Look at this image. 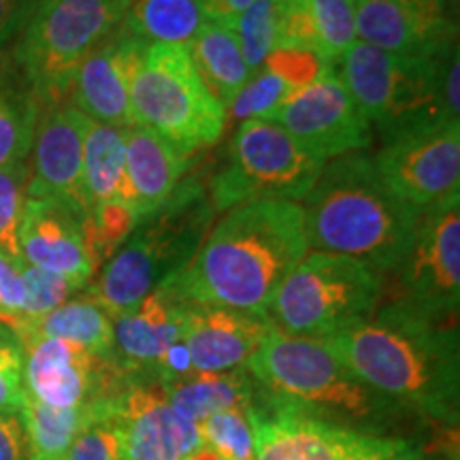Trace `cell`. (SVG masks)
Wrapping results in <instances>:
<instances>
[{
	"instance_id": "cell-1",
	"label": "cell",
	"mask_w": 460,
	"mask_h": 460,
	"mask_svg": "<svg viewBox=\"0 0 460 460\" xmlns=\"http://www.w3.org/2000/svg\"><path fill=\"white\" fill-rule=\"evenodd\" d=\"M322 343L379 394L444 429H458V322L388 301Z\"/></svg>"
},
{
	"instance_id": "cell-2",
	"label": "cell",
	"mask_w": 460,
	"mask_h": 460,
	"mask_svg": "<svg viewBox=\"0 0 460 460\" xmlns=\"http://www.w3.org/2000/svg\"><path fill=\"white\" fill-rule=\"evenodd\" d=\"M307 252L301 205L254 200L226 211L166 286L188 303L267 315L278 288Z\"/></svg>"
},
{
	"instance_id": "cell-3",
	"label": "cell",
	"mask_w": 460,
	"mask_h": 460,
	"mask_svg": "<svg viewBox=\"0 0 460 460\" xmlns=\"http://www.w3.org/2000/svg\"><path fill=\"white\" fill-rule=\"evenodd\" d=\"M301 209L309 250L356 258L379 275L405 256L420 216L388 188L369 149L322 166Z\"/></svg>"
},
{
	"instance_id": "cell-4",
	"label": "cell",
	"mask_w": 460,
	"mask_h": 460,
	"mask_svg": "<svg viewBox=\"0 0 460 460\" xmlns=\"http://www.w3.org/2000/svg\"><path fill=\"white\" fill-rule=\"evenodd\" d=\"M245 369L269 393L360 433L401 437L396 424L410 411L356 377L322 341L288 335L273 322Z\"/></svg>"
},
{
	"instance_id": "cell-5",
	"label": "cell",
	"mask_w": 460,
	"mask_h": 460,
	"mask_svg": "<svg viewBox=\"0 0 460 460\" xmlns=\"http://www.w3.org/2000/svg\"><path fill=\"white\" fill-rule=\"evenodd\" d=\"M214 217L207 183L197 175L183 177L158 211L137 222L124 245L84 288V295L111 318L132 312L192 262L214 226Z\"/></svg>"
},
{
	"instance_id": "cell-6",
	"label": "cell",
	"mask_w": 460,
	"mask_h": 460,
	"mask_svg": "<svg viewBox=\"0 0 460 460\" xmlns=\"http://www.w3.org/2000/svg\"><path fill=\"white\" fill-rule=\"evenodd\" d=\"M335 71L382 141L418 124L460 122L458 49L420 60L356 41Z\"/></svg>"
},
{
	"instance_id": "cell-7",
	"label": "cell",
	"mask_w": 460,
	"mask_h": 460,
	"mask_svg": "<svg viewBox=\"0 0 460 460\" xmlns=\"http://www.w3.org/2000/svg\"><path fill=\"white\" fill-rule=\"evenodd\" d=\"M137 126L154 130L192 158L226 130V107L211 94L183 45H147L130 82Z\"/></svg>"
},
{
	"instance_id": "cell-8",
	"label": "cell",
	"mask_w": 460,
	"mask_h": 460,
	"mask_svg": "<svg viewBox=\"0 0 460 460\" xmlns=\"http://www.w3.org/2000/svg\"><path fill=\"white\" fill-rule=\"evenodd\" d=\"M128 3L37 0L13 58L41 109L68 101L79 65L122 26Z\"/></svg>"
},
{
	"instance_id": "cell-9",
	"label": "cell",
	"mask_w": 460,
	"mask_h": 460,
	"mask_svg": "<svg viewBox=\"0 0 460 460\" xmlns=\"http://www.w3.org/2000/svg\"><path fill=\"white\" fill-rule=\"evenodd\" d=\"M384 279L349 256L312 252L278 288L267 318L288 335L322 339L369 315L382 301Z\"/></svg>"
},
{
	"instance_id": "cell-10",
	"label": "cell",
	"mask_w": 460,
	"mask_h": 460,
	"mask_svg": "<svg viewBox=\"0 0 460 460\" xmlns=\"http://www.w3.org/2000/svg\"><path fill=\"white\" fill-rule=\"evenodd\" d=\"M245 413L254 460H422L420 441L339 427L261 384Z\"/></svg>"
},
{
	"instance_id": "cell-11",
	"label": "cell",
	"mask_w": 460,
	"mask_h": 460,
	"mask_svg": "<svg viewBox=\"0 0 460 460\" xmlns=\"http://www.w3.org/2000/svg\"><path fill=\"white\" fill-rule=\"evenodd\" d=\"M322 166L324 163L305 152L281 126L247 119L230 137L226 163L207 183V192L216 214L254 200L298 203Z\"/></svg>"
},
{
	"instance_id": "cell-12",
	"label": "cell",
	"mask_w": 460,
	"mask_h": 460,
	"mask_svg": "<svg viewBox=\"0 0 460 460\" xmlns=\"http://www.w3.org/2000/svg\"><path fill=\"white\" fill-rule=\"evenodd\" d=\"M401 301L429 318L458 322L460 199L420 211L410 247L394 269Z\"/></svg>"
},
{
	"instance_id": "cell-13",
	"label": "cell",
	"mask_w": 460,
	"mask_h": 460,
	"mask_svg": "<svg viewBox=\"0 0 460 460\" xmlns=\"http://www.w3.org/2000/svg\"><path fill=\"white\" fill-rule=\"evenodd\" d=\"M388 188L418 211L460 199V122L437 119L382 141L373 154Z\"/></svg>"
},
{
	"instance_id": "cell-14",
	"label": "cell",
	"mask_w": 460,
	"mask_h": 460,
	"mask_svg": "<svg viewBox=\"0 0 460 460\" xmlns=\"http://www.w3.org/2000/svg\"><path fill=\"white\" fill-rule=\"evenodd\" d=\"M271 122L324 164L345 154L367 152L373 143L369 119L356 107L335 68L296 90Z\"/></svg>"
},
{
	"instance_id": "cell-15",
	"label": "cell",
	"mask_w": 460,
	"mask_h": 460,
	"mask_svg": "<svg viewBox=\"0 0 460 460\" xmlns=\"http://www.w3.org/2000/svg\"><path fill=\"white\" fill-rule=\"evenodd\" d=\"M113 399L122 430V460H183L203 446L199 424L169 405L166 384L154 369H124Z\"/></svg>"
},
{
	"instance_id": "cell-16",
	"label": "cell",
	"mask_w": 460,
	"mask_h": 460,
	"mask_svg": "<svg viewBox=\"0 0 460 460\" xmlns=\"http://www.w3.org/2000/svg\"><path fill=\"white\" fill-rule=\"evenodd\" d=\"M356 37L390 54L446 58L458 49L456 0H356Z\"/></svg>"
},
{
	"instance_id": "cell-17",
	"label": "cell",
	"mask_w": 460,
	"mask_h": 460,
	"mask_svg": "<svg viewBox=\"0 0 460 460\" xmlns=\"http://www.w3.org/2000/svg\"><path fill=\"white\" fill-rule=\"evenodd\" d=\"M24 348L26 393L51 407H82L113 399L124 386V369L82 345L62 339H32Z\"/></svg>"
},
{
	"instance_id": "cell-18",
	"label": "cell",
	"mask_w": 460,
	"mask_h": 460,
	"mask_svg": "<svg viewBox=\"0 0 460 460\" xmlns=\"http://www.w3.org/2000/svg\"><path fill=\"white\" fill-rule=\"evenodd\" d=\"M88 118L71 101L43 107L32 143L28 199H48L77 216L90 214L84 190V137Z\"/></svg>"
},
{
	"instance_id": "cell-19",
	"label": "cell",
	"mask_w": 460,
	"mask_h": 460,
	"mask_svg": "<svg viewBox=\"0 0 460 460\" xmlns=\"http://www.w3.org/2000/svg\"><path fill=\"white\" fill-rule=\"evenodd\" d=\"M146 48L147 43L119 26L79 65L68 96L73 107L94 122L118 128L135 126L130 109V82Z\"/></svg>"
},
{
	"instance_id": "cell-20",
	"label": "cell",
	"mask_w": 460,
	"mask_h": 460,
	"mask_svg": "<svg viewBox=\"0 0 460 460\" xmlns=\"http://www.w3.org/2000/svg\"><path fill=\"white\" fill-rule=\"evenodd\" d=\"M271 329L262 314H247L220 305L186 303L181 341L197 373L243 369Z\"/></svg>"
},
{
	"instance_id": "cell-21",
	"label": "cell",
	"mask_w": 460,
	"mask_h": 460,
	"mask_svg": "<svg viewBox=\"0 0 460 460\" xmlns=\"http://www.w3.org/2000/svg\"><path fill=\"white\" fill-rule=\"evenodd\" d=\"M20 254L24 264L62 275L77 290L94 278L84 239V217L48 199H26L20 224Z\"/></svg>"
},
{
	"instance_id": "cell-22",
	"label": "cell",
	"mask_w": 460,
	"mask_h": 460,
	"mask_svg": "<svg viewBox=\"0 0 460 460\" xmlns=\"http://www.w3.org/2000/svg\"><path fill=\"white\" fill-rule=\"evenodd\" d=\"M186 303L169 286L147 295L113 320V360L122 369H154L172 343L181 341Z\"/></svg>"
},
{
	"instance_id": "cell-23",
	"label": "cell",
	"mask_w": 460,
	"mask_h": 460,
	"mask_svg": "<svg viewBox=\"0 0 460 460\" xmlns=\"http://www.w3.org/2000/svg\"><path fill=\"white\" fill-rule=\"evenodd\" d=\"M192 158L143 126L126 128V197L135 216L158 211L172 197Z\"/></svg>"
},
{
	"instance_id": "cell-24",
	"label": "cell",
	"mask_w": 460,
	"mask_h": 460,
	"mask_svg": "<svg viewBox=\"0 0 460 460\" xmlns=\"http://www.w3.org/2000/svg\"><path fill=\"white\" fill-rule=\"evenodd\" d=\"M356 41V0H284L278 48L314 49L335 66Z\"/></svg>"
},
{
	"instance_id": "cell-25",
	"label": "cell",
	"mask_w": 460,
	"mask_h": 460,
	"mask_svg": "<svg viewBox=\"0 0 460 460\" xmlns=\"http://www.w3.org/2000/svg\"><path fill=\"white\" fill-rule=\"evenodd\" d=\"M256 379L245 369L226 373H197L166 384L169 405L190 422L203 420L226 410H245L256 393Z\"/></svg>"
},
{
	"instance_id": "cell-26",
	"label": "cell",
	"mask_w": 460,
	"mask_h": 460,
	"mask_svg": "<svg viewBox=\"0 0 460 460\" xmlns=\"http://www.w3.org/2000/svg\"><path fill=\"white\" fill-rule=\"evenodd\" d=\"M41 105L13 58L0 49V169L32 152Z\"/></svg>"
},
{
	"instance_id": "cell-27",
	"label": "cell",
	"mask_w": 460,
	"mask_h": 460,
	"mask_svg": "<svg viewBox=\"0 0 460 460\" xmlns=\"http://www.w3.org/2000/svg\"><path fill=\"white\" fill-rule=\"evenodd\" d=\"M15 337L20 343L32 339H62L82 345L101 358L113 360V320L88 295L68 298L65 305L26 326Z\"/></svg>"
},
{
	"instance_id": "cell-28",
	"label": "cell",
	"mask_w": 460,
	"mask_h": 460,
	"mask_svg": "<svg viewBox=\"0 0 460 460\" xmlns=\"http://www.w3.org/2000/svg\"><path fill=\"white\" fill-rule=\"evenodd\" d=\"M188 49L207 88L224 107H228L250 79L237 34L228 26L205 20Z\"/></svg>"
},
{
	"instance_id": "cell-29",
	"label": "cell",
	"mask_w": 460,
	"mask_h": 460,
	"mask_svg": "<svg viewBox=\"0 0 460 460\" xmlns=\"http://www.w3.org/2000/svg\"><path fill=\"white\" fill-rule=\"evenodd\" d=\"M84 190L88 207L126 197V128L88 118L84 137Z\"/></svg>"
},
{
	"instance_id": "cell-30",
	"label": "cell",
	"mask_w": 460,
	"mask_h": 460,
	"mask_svg": "<svg viewBox=\"0 0 460 460\" xmlns=\"http://www.w3.org/2000/svg\"><path fill=\"white\" fill-rule=\"evenodd\" d=\"M205 20L199 0H130L122 28L147 45L190 48Z\"/></svg>"
},
{
	"instance_id": "cell-31",
	"label": "cell",
	"mask_w": 460,
	"mask_h": 460,
	"mask_svg": "<svg viewBox=\"0 0 460 460\" xmlns=\"http://www.w3.org/2000/svg\"><path fill=\"white\" fill-rule=\"evenodd\" d=\"M34 460H65L75 437L92 416V402L82 407H51L26 393L22 405Z\"/></svg>"
},
{
	"instance_id": "cell-32",
	"label": "cell",
	"mask_w": 460,
	"mask_h": 460,
	"mask_svg": "<svg viewBox=\"0 0 460 460\" xmlns=\"http://www.w3.org/2000/svg\"><path fill=\"white\" fill-rule=\"evenodd\" d=\"M281 13L284 0H256L230 26L239 39L250 77L262 71L267 56L278 48Z\"/></svg>"
},
{
	"instance_id": "cell-33",
	"label": "cell",
	"mask_w": 460,
	"mask_h": 460,
	"mask_svg": "<svg viewBox=\"0 0 460 460\" xmlns=\"http://www.w3.org/2000/svg\"><path fill=\"white\" fill-rule=\"evenodd\" d=\"M137 222L139 217L135 211L119 200L92 207L90 214L84 217V239L94 273H99L102 264L124 245Z\"/></svg>"
},
{
	"instance_id": "cell-34",
	"label": "cell",
	"mask_w": 460,
	"mask_h": 460,
	"mask_svg": "<svg viewBox=\"0 0 460 460\" xmlns=\"http://www.w3.org/2000/svg\"><path fill=\"white\" fill-rule=\"evenodd\" d=\"M113 399L92 401V416L75 437L65 460H122V430Z\"/></svg>"
},
{
	"instance_id": "cell-35",
	"label": "cell",
	"mask_w": 460,
	"mask_h": 460,
	"mask_svg": "<svg viewBox=\"0 0 460 460\" xmlns=\"http://www.w3.org/2000/svg\"><path fill=\"white\" fill-rule=\"evenodd\" d=\"M286 82L278 75L269 73L267 68L258 71L247 79V84L239 90V94L230 101L226 107V118L234 122H247V119H264L271 122L273 115L286 105V101L295 94Z\"/></svg>"
},
{
	"instance_id": "cell-36",
	"label": "cell",
	"mask_w": 460,
	"mask_h": 460,
	"mask_svg": "<svg viewBox=\"0 0 460 460\" xmlns=\"http://www.w3.org/2000/svg\"><path fill=\"white\" fill-rule=\"evenodd\" d=\"M28 181H31L28 158L0 169V250L7 252L15 261H22L20 224L28 199Z\"/></svg>"
},
{
	"instance_id": "cell-37",
	"label": "cell",
	"mask_w": 460,
	"mask_h": 460,
	"mask_svg": "<svg viewBox=\"0 0 460 460\" xmlns=\"http://www.w3.org/2000/svg\"><path fill=\"white\" fill-rule=\"evenodd\" d=\"M200 439L222 460H254V435L245 410L217 411L199 424Z\"/></svg>"
},
{
	"instance_id": "cell-38",
	"label": "cell",
	"mask_w": 460,
	"mask_h": 460,
	"mask_svg": "<svg viewBox=\"0 0 460 460\" xmlns=\"http://www.w3.org/2000/svg\"><path fill=\"white\" fill-rule=\"evenodd\" d=\"M22 279H24V315H22L20 329L13 335H20L26 326L51 314L60 305H65L75 292H79L62 275L43 271V269L31 267V264L22 267Z\"/></svg>"
},
{
	"instance_id": "cell-39",
	"label": "cell",
	"mask_w": 460,
	"mask_h": 460,
	"mask_svg": "<svg viewBox=\"0 0 460 460\" xmlns=\"http://www.w3.org/2000/svg\"><path fill=\"white\" fill-rule=\"evenodd\" d=\"M269 73L278 75L292 90H301L318 82L326 73L332 71L331 62H326L318 51L307 48H275L264 60Z\"/></svg>"
},
{
	"instance_id": "cell-40",
	"label": "cell",
	"mask_w": 460,
	"mask_h": 460,
	"mask_svg": "<svg viewBox=\"0 0 460 460\" xmlns=\"http://www.w3.org/2000/svg\"><path fill=\"white\" fill-rule=\"evenodd\" d=\"M24 399V348L7 326H0V411L22 410Z\"/></svg>"
},
{
	"instance_id": "cell-41",
	"label": "cell",
	"mask_w": 460,
	"mask_h": 460,
	"mask_svg": "<svg viewBox=\"0 0 460 460\" xmlns=\"http://www.w3.org/2000/svg\"><path fill=\"white\" fill-rule=\"evenodd\" d=\"M24 262L15 261L7 252L0 250V324L15 332L24 315Z\"/></svg>"
},
{
	"instance_id": "cell-42",
	"label": "cell",
	"mask_w": 460,
	"mask_h": 460,
	"mask_svg": "<svg viewBox=\"0 0 460 460\" xmlns=\"http://www.w3.org/2000/svg\"><path fill=\"white\" fill-rule=\"evenodd\" d=\"M0 460H34L22 410L0 411Z\"/></svg>"
},
{
	"instance_id": "cell-43",
	"label": "cell",
	"mask_w": 460,
	"mask_h": 460,
	"mask_svg": "<svg viewBox=\"0 0 460 460\" xmlns=\"http://www.w3.org/2000/svg\"><path fill=\"white\" fill-rule=\"evenodd\" d=\"M37 0H0V45L13 39L26 26Z\"/></svg>"
},
{
	"instance_id": "cell-44",
	"label": "cell",
	"mask_w": 460,
	"mask_h": 460,
	"mask_svg": "<svg viewBox=\"0 0 460 460\" xmlns=\"http://www.w3.org/2000/svg\"><path fill=\"white\" fill-rule=\"evenodd\" d=\"M254 3L256 0H199L207 20H214L217 24H224L228 28L233 26V22Z\"/></svg>"
},
{
	"instance_id": "cell-45",
	"label": "cell",
	"mask_w": 460,
	"mask_h": 460,
	"mask_svg": "<svg viewBox=\"0 0 460 460\" xmlns=\"http://www.w3.org/2000/svg\"><path fill=\"white\" fill-rule=\"evenodd\" d=\"M183 460H222V458L217 456V454H216L214 450H211L209 446H205V444H203V446H199L197 450L190 452L188 456L183 458Z\"/></svg>"
},
{
	"instance_id": "cell-46",
	"label": "cell",
	"mask_w": 460,
	"mask_h": 460,
	"mask_svg": "<svg viewBox=\"0 0 460 460\" xmlns=\"http://www.w3.org/2000/svg\"><path fill=\"white\" fill-rule=\"evenodd\" d=\"M422 460H458V458L446 456V454H439V452H424L422 450Z\"/></svg>"
},
{
	"instance_id": "cell-47",
	"label": "cell",
	"mask_w": 460,
	"mask_h": 460,
	"mask_svg": "<svg viewBox=\"0 0 460 460\" xmlns=\"http://www.w3.org/2000/svg\"><path fill=\"white\" fill-rule=\"evenodd\" d=\"M0 326H4V324H0Z\"/></svg>"
}]
</instances>
